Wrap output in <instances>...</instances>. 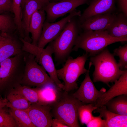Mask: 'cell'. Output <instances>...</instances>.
<instances>
[{"mask_svg":"<svg viewBox=\"0 0 127 127\" xmlns=\"http://www.w3.org/2000/svg\"><path fill=\"white\" fill-rule=\"evenodd\" d=\"M16 27L14 20L10 16L0 14V29L2 32L12 33Z\"/></svg>","mask_w":127,"mask_h":127,"instance_id":"obj_26","label":"cell"},{"mask_svg":"<svg viewBox=\"0 0 127 127\" xmlns=\"http://www.w3.org/2000/svg\"><path fill=\"white\" fill-rule=\"evenodd\" d=\"M91 0H62L50 2L43 9L46 14V21L55 22L60 17L70 13L78 6L89 3Z\"/></svg>","mask_w":127,"mask_h":127,"instance_id":"obj_9","label":"cell"},{"mask_svg":"<svg viewBox=\"0 0 127 127\" xmlns=\"http://www.w3.org/2000/svg\"><path fill=\"white\" fill-rule=\"evenodd\" d=\"M4 32H2V33H1L0 32V42L4 39Z\"/></svg>","mask_w":127,"mask_h":127,"instance_id":"obj_36","label":"cell"},{"mask_svg":"<svg viewBox=\"0 0 127 127\" xmlns=\"http://www.w3.org/2000/svg\"><path fill=\"white\" fill-rule=\"evenodd\" d=\"M44 9L36 10L33 14L30 23L29 32L32 35L31 44L37 46L42 32L43 27L46 18Z\"/></svg>","mask_w":127,"mask_h":127,"instance_id":"obj_18","label":"cell"},{"mask_svg":"<svg viewBox=\"0 0 127 127\" xmlns=\"http://www.w3.org/2000/svg\"><path fill=\"white\" fill-rule=\"evenodd\" d=\"M116 13H108L96 15L87 19L80 24L83 31H104L109 27Z\"/></svg>","mask_w":127,"mask_h":127,"instance_id":"obj_16","label":"cell"},{"mask_svg":"<svg viewBox=\"0 0 127 127\" xmlns=\"http://www.w3.org/2000/svg\"><path fill=\"white\" fill-rule=\"evenodd\" d=\"M29 0H22L21 4V7H23L26 3Z\"/></svg>","mask_w":127,"mask_h":127,"instance_id":"obj_37","label":"cell"},{"mask_svg":"<svg viewBox=\"0 0 127 127\" xmlns=\"http://www.w3.org/2000/svg\"><path fill=\"white\" fill-rule=\"evenodd\" d=\"M116 0H91L89 6L79 16L80 24L92 16L108 13H113L116 8Z\"/></svg>","mask_w":127,"mask_h":127,"instance_id":"obj_13","label":"cell"},{"mask_svg":"<svg viewBox=\"0 0 127 127\" xmlns=\"http://www.w3.org/2000/svg\"><path fill=\"white\" fill-rule=\"evenodd\" d=\"M77 16L71 19L59 36L49 43L56 61L60 62L65 61L70 56L81 32L80 24L78 19L76 18Z\"/></svg>","mask_w":127,"mask_h":127,"instance_id":"obj_5","label":"cell"},{"mask_svg":"<svg viewBox=\"0 0 127 127\" xmlns=\"http://www.w3.org/2000/svg\"><path fill=\"white\" fill-rule=\"evenodd\" d=\"M24 60L25 68L21 85L40 88L48 86H56L45 70L38 64L33 55L24 51Z\"/></svg>","mask_w":127,"mask_h":127,"instance_id":"obj_7","label":"cell"},{"mask_svg":"<svg viewBox=\"0 0 127 127\" xmlns=\"http://www.w3.org/2000/svg\"><path fill=\"white\" fill-rule=\"evenodd\" d=\"M2 40H1V41H2ZM1 41L0 42V43H1Z\"/></svg>","mask_w":127,"mask_h":127,"instance_id":"obj_38","label":"cell"},{"mask_svg":"<svg viewBox=\"0 0 127 127\" xmlns=\"http://www.w3.org/2000/svg\"><path fill=\"white\" fill-rule=\"evenodd\" d=\"M81 14L80 11L76 9L67 16L58 21L52 23L44 22L37 46L44 48L47 44L54 40L59 36L71 19L74 17L79 16Z\"/></svg>","mask_w":127,"mask_h":127,"instance_id":"obj_10","label":"cell"},{"mask_svg":"<svg viewBox=\"0 0 127 127\" xmlns=\"http://www.w3.org/2000/svg\"><path fill=\"white\" fill-rule=\"evenodd\" d=\"M44 7L39 0H30L25 4L22 13L21 24L24 35L23 39L25 41L30 43L32 42L29 35V28L33 14L36 10L43 9Z\"/></svg>","mask_w":127,"mask_h":127,"instance_id":"obj_17","label":"cell"},{"mask_svg":"<svg viewBox=\"0 0 127 127\" xmlns=\"http://www.w3.org/2000/svg\"><path fill=\"white\" fill-rule=\"evenodd\" d=\"M23 45L20 37L12 33H4V37L0 46V63L21 52Z\"/></svg>","mask_w":127,"mask_h":127,"instance_id":"obj_15","label":"cell"},{"mask_svg":"<svg viewBox=\"0 0 127 127\" xmlns=\"http://www.w3.org/2000/svg\"><path fill=\"white\" fill-rule=\"evenodd\" d=\"M88 57L86 53L75 59L69 56L63 67L56 69L58 78L64 82V91L68 92L78 88L77 81L79 77L88 71L85 66Z\"/></svg>","mask_w":127,"mask_h":127,"instance_id":"obj_6","label":"cell"},{"mask_svg":"<svg viewBox=\"0 0 127 127\" xmlns=\"http://www.w3.org/2000/svg\"><path fill=\"white\" fill-rule=\"evenodd\" d=\"M113 55L119 56V59L118 64L120 69L124 70L127 69V44L120 46L113 51Z\"/></svg>","mask_w":127,"mask_h":127,"instance_id":"obj_27","label":"cell"},{"mask_svg":"<svg viewBox=\"0 0 127 127\" xmlns=\"http://www.w3.org/2000/svg\"><path fill=\"white\" fill-rule=\"evenodd\" d=\"M0 31H1V30H0Z\"/></svg>","mask_w":127,"mask_h":127,"instance_id":"obj_39","label":"cell"},{"mask_svg":"<svg viewBox=\"0 0 127 127\" xmlns=\"http://www.w3.org/2000/svg\"><path fill=\"white\" fill-rule=\"evenodd\" d=\"M127 41V39L111 37L106 30L83 31L79 35L72 51H77L79 49H82L89 56H91L98 54L110 44Z\"/></svg>","mask_w":127,"mask_h":127,"instance_id":"obj_4","label":"cell"},{"mask_svg":"<svg viewBox=\"0 0 127 127\" xmlns=\"http://www.w3.org/2000/svg\"><path fill=\"white\" fill-rule=\"evenodd\" d=\"M51 110L49 104L33 103L26 111L36 127H51L53 120Z\"/></svg>","mask_w":127,"mask_h":127,"instance_id":"obj_12","label":"cell"},{"mask_svg":"<svg viewBox=\"0 0 127 127\" xmlns=\"http://www.w3.org/2000/svg\"><path fill=\"white\" fill-rule=\"evenodd\" d=\"M8 111L16 123L18 127H36L32 123L26 111L9 108Z\"/></svg>","mask_w":127,"mask_h":127,"instance_id":"obj_23","label":"cell"},{"mask_svg":"<svg viewBox=\"0 0 127 127\" xmlns=\"http://www.w3.org/2000/svg\"><path fill=\"white\" fill-rule=\"evenodd\" d=\"M106 30L111 37L127 39V16L122 12L116 13Z\"/></svg>","mask_w":127,"mask_h":127,"instance_id":"obj_20","label":"cell"},{"mask_svg":"<svg viewBox=\"0 0 127 127\" xmlns=\"http://www.w3.org/2000/svg\"><path fill=\"white\" fill-rule=\"evenodd\" d=\"M98 113L106 122L105 127H127V115H121L113 113L107 108L105 105L94 110Z\"/></svg>","mask_w":127,"mask_h":127,"instance_id":"obj_19","label":"cell"},{"mask_svg":"<svg viewBox=\"0 0 127 127\" xmlns=\"http://www.w3.org/2000/svg\"><path fill=\"white\" fill-rule=\"evenodd\" d=\"M120 10L127 16V0H117Z\"/></svg>","mask_w":127,"mask_h":127,"instance_id":"obj_32","label":"cell"},{"mask_svg":"<svg viewBox=\"0 0 127 127\" xmlns=\"http://www.w3.org/2000/svg\"><path fill=\"white\" fill-rule=\"evenodd\" d=\"M97 108L94 104L89 103L87 105L83 104L78 109V115L81 124H87L93 118L94 116L92 112Z\"/></svg>","mask_w":127,"mask_h":127,"instance_id":"obj_24","label":"cell"},{"mask_svg":"<svg viewBox=\"0 0 127 127\" xmlns=\"http://www.w3.org/2000/svg\"><path fill=\"white\" fill-rule=\"evenodd\" d=\"M90 63L93 65V82H102L108 86L115 82L123 72L121 70L114 56L106 48L96 55L91 56Z\"/></svg>","mask_w":127,"mask_h":127,"instance_id":"obj_2","label":"cell"},{"mask_svg":"<svg viewBox=\"0 0 127 127\" xmlns=\"http://www.w3.org/2000/svg\"><path fill=\"white\" fill-rule=\"evenodd\" d=\"M100 115L94 116L92 119L86 125L87 127H105L106 122Z\"/></svg>","mask_w":127,"mask_h":127,"instance_id":"obj_30","label":"cell"},{"mask_svg":"<svg viewBox=\"0 0 127 127\" xmlns=\"http://www.w3.org/2000/svg\"><path fill=\"white\" fill-rule=\"evenodd\" d=\"M22 1V0H12V12L14 15V20L16 25L18 27L21 25Z\"/></svg>","mask_w":127,"mask_h":127,"instance_id":"obj_29","label":"cell"},{"mask_svg":"<svg viewBox=\"0 0 127 127\" xmlns=\"http://www.w3.org/2000/svg\"><path fill=\"white\" fill-rule=\"evenodd\" d=\"M104 105L108 110L113 113L127 115V95H122L116 97Z\"/></svg>","mask_w":127,"mask_h":127,"instance_id":"obj_22","label":"cell"},{"mask_svg":"<svg viewBox=\"0 0 127 127\" xmlns=\"http://www.w3.org/2000/svg\"><path fill=\"white\" fill-rule=\"evenodd\" d=\"M8 100L6 97H4L0 96V111L7 109V105L8 103Z\"/></svg>","mask_w":127,"mask_h":127,"instance_id":"obj_34","label":"cell"},{"mask_svg":"<svg viewBox=\"0 0 127 127\" xmlns=\"http://www.w3.org/2000/svg\"><path fill=\"white\" fill-rule=\"evenodd\" d=\"M6 97L8 101V107L27 111L32 103L14 88L8 92Z\"/></svg>","mask_w":127,"mask_h":127,"instance_id":"obj_21","label":"cell"},{"mask_svg":"<svg viewBox=\"0 0 127 127\" xmlns=\"http://www.w3.org/2000/svg\"><path fill=\"white\" fill-rule=\"evenodd\" d=\"M45 6V7L49 2H50L52 0H39Z\"/></svg>","mask_w":127,"mask_h":127,"instance_id":"obj_35","label":"cell"},{"mask_svg":"<svg viewBox=\"0 0 127 127\" xmlns=\"http://www.w3.org/2000/svg\"><path fill=\"white\" fill-rule=\"evenodd\" d=\"M24 55L23 51L0 63V96L5 97L11 90L20 84L25 68Z\"/></svg>","mask_w":127,"mask_h":127,"instance_id":"obj_3","label":"cell"},{"mask_svg":"<svg viewBox=\"0 0 127 127\" xmlns=\"http://www.w3.org/2000/svg\"><path fill=\"white\" fill-rule=\"evenodd\" d=\"M8 109L0 111V127H17L15 120L10 114Z\"/></svg>","mask_w":127,"mask_h":127,"instance_id":"obj_28","label":"cell"},{"mask_svg":"<svg viewBox=\"0 0 127 127\" xmlns=\"http://www.w3.org/2000/svg\"><path fill=\"white\" fill-rule=\"evenodd\" d=\"M13 3L11 0H0V14L12 11Z\"/></svg>","mask_w":127,"mask_h":127,"instance_id":"obj_31","label":"cell"},{"mask_svg":"<svg viewBox=\"0 0 127 127\" xmlns=\"http://www.w3.org/2000/svg\"><path fill=\"white\" fill-rule=\"evenodd\" d=\"M59 92L49 104L52 117L60 120L69 127H80L78 109L83 103L68 92Z\"/></svg>","mask_w":127,"mask_h":127,"instance_id":"obj_1","label":"cell"},{"mask_svg":"<svg viewBox=\"0 0 127 127\" xmlns=\"http://www.w3.org/2000/svg\"><path fill=\"white\" fill-rule=\"evenodd\" d=\"M52 127H69L60 120L56 118L53 119L52 124Z\"/></svg>","mask_w":127,"mask_h":127,"instance_id":"obj_33","label":"cell"},{"mask_svg":"<svg viewBox=\"0 0 127 127\" xmlns=\"http://www.w3.org/2000/svg\"><path fill=\"white\" fill-rule=\"evenodd\" d=\"M31 103L40 104L38 93L35 88L19 84L14 88Z\"/></svg>","mask_w":127,"mask_h":127,"instance_id":"obj_25","label":"cell"},{"mask_svg":"<svg viewBox=\"0 0 127 127\" xmlns=\"http://www.w3.org/2000/svg\"></svg>","mask_w":127,"mask_h":127,"instance_id":"obj_40","label":"cell"},{"mask_svg":"<svg viewBox=\"0 0 127 127\" xmlns=\"http://www.w3.org/2000/svg\"><path fill=\"white\" fill-rule=\"evenodd\" d=\"M20 39L23 43L22 50L33 55L36 62L48 74L56 86L62 89L64 84L57 76L52 56L53 51L51 46L49 44L45 48H42L25 41L23 38Z\"/></svg>","mask_w":127,"mask_h":127,"instance_id":"obj_8","label":"cell"},{"mask_svg":"<svg viewBox=\"0 0 127 127\" xmlns=\"http://www.w3.org/2000/svg\"><path fill=\"white\" fill-rule=\"evenodd\" d=\"M91 65L89 63L88 69L85 73L84 79L77 90L72 95L83 103L95 104L98 99L106 91L105 88H102L99 91L95 88L89 75Z\"/></svg>","mask_w":127,"mask_h":127,"instance_id":"obj_11","label":"cell"},{"mask_svg":"<svg viewBox=\"0 0 127 127\" xmlns=\"http://www.w3.org/2000/svg\"><path fill=\"white\" fill-rule=\"evenodd\" d=\"M115 82L107 91L98 99L94 104L95 107H100L119 95H127V69L123 70L119 78Z\"/></svg>","mask_w":127,"mask_h":127,"instance_id":"obj_14","label":"cell"}]
</instances>
